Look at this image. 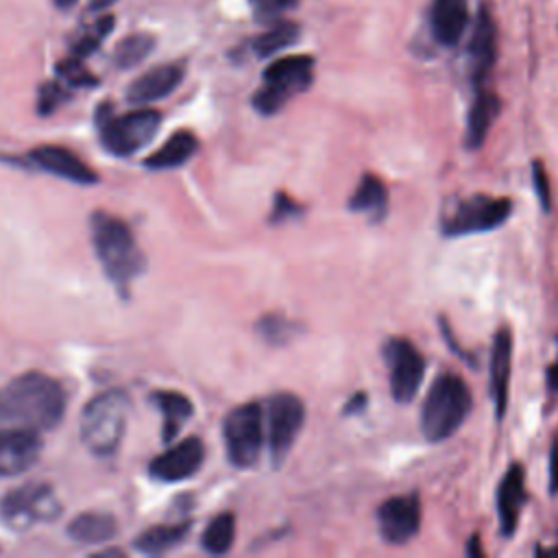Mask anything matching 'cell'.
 <instances>
[{
  "instance_id": "1",
  "label": "cell",
  "mask_w": 558,
  "mask_h": 558,
  "mask_svg": "<svg viewBox=\"0 0 558 558\" xmlns=\"http://www.w3.org/2000/svg\"><path fill=\"white\" fill-rule=\"evenodd\" d=\"M65 412L61 384L44 373H22L0 395V418L35 432L52 429Z\"/></svg>"
},
{
  "instance_id": "2",
  "label": "cell",
  "mask_w": 558,
  "mask_h": 558,
  "mask_svg": "<svg viewBox=\"0 0 558 558\" xmlns=\"http://www.w3.org/2000/svg\"><path fill=\"white\" fill-rule=\"evenodd\" d=\"M89 225L96 257L109 281L124 294L146 266L144 253L140 251L129 225L118 216L96 209Z\"/></svg>"
},
{
  "instance_id": "3",
  "label": "cell",
  "mask_w": 558,
  "mask_h": 558,
  "mask_svg": "<svg viewBox=\"0 0 558 558\" xmlns=\"http://www.w3.org/2000/svg\"><path fill=\"white\" fill-rule=\"evenodd\" d=\"M471 410V392L462 377L445 373L429 386L421 405V432L427 440L440 442L453 436Z\"/></svg>"
},
{
  "instance_id": "4",
  "label": "cell",
  "mask_w": 558,
  "mask_h": 558,
  "mask_svg": "<svg viewBox=\"0 0 558 558\" xmlns=\"http://www.w3.org/2000/svg\"><path fill=\"white\" fill-rule=\"evenodd\" d=\"M129 421V397L120 388L96 395L81 416V440L94 456L118 451Z\"/></svg>"
},
{
  "instance_id": "5",
  "label": "cell",
  "mask_w": 558,
  "mask_h": 558,
  "mask_svg": "<svg viewBox=\"0 0 558 558\" xmlns=\"http://www.w3.org/2000/svg\"><path fill=\"white\" fill-rule=\"evenodd\" d=\"M100 144L107 153L126 157L146 146L161 124V113L155 109H135L122 116H116L109 105H102L96 113Z\"/></svg>"
},
{
  "instance_id": "6",
  "label": "cell",
  "mask_w": 558,
  "mask_h": 558,
  "mask_svg": "<svg viewBox=\"0 0 558 558\" xmlns=\"http://www.w3.org/2000/svg\"><path fill=\"white\" fill-rule=\"evenodd\" d=\"M314 78V59L292 54L272 61L264 70V85L253 96V107L264 113H277L292 96L305 92Z\"/></svg>"
},
{
  "instance_id": "7",
  "label": "cell",
  "mask_w": 558,
  "mask_h": 558,
  "mask_svg": "<svg viewBox=\"0 0 558 558\" xmlns=\"http://www.w3.org/2000/svg\"><path fill=\"white\" fill-rule=\"evenodd\" d=\"M59 514L61 501L52 486L44 482H28L0 499V519L13 530H28L33 525L48 523Z\"/></svg>"
},
{
  "instance_id": "8",
  "label": "cell",
  "mask_w": 558,
  "mask_h": 558,
  "mask_svg": "<svg viewBox=\"0 0 558 558\" xmlns=\"http://www.w3.org/2000/svg\"><path fill=\"white\" fill-rule=\"evenodd\" d=\"M225 447L231 464L240 469H248L257 462L262 442H264V425H262V408L257 401H248L244 405L233 408L222 423Z\"/></svg>"
},
{
  "instance_id": "9",
  "label": "cell",
  "mask_w": 558,
  "mask_h": 558,
  "mask_svg": "<svg viewBox=\"0 0 558 558\" xmlns=\"http://www.w3.org/2000/svg\"><path fill=\"white\" fill-rule=\"evenodd\" d=\"M512 203L510 198L473 194L453 205V209L442 218L445 235H469L497 229L510 216Z\"/></svg>"
},
{
  "instance_id": "10",
  "label": "cell",
  "mask_w": 558,
  "mask_h": 558,
  "mask_svg": "<svg viewBox=\"0 0 558 558\" xmlns=\"http://www.w3.org/2000/svg\"><path fill=\"white\" fill-rule=\"evenodd\" d=\"M388 366L390 395L397 403H410L425 375V357L408 338H388L381 347Z\"/></svg>"
},
{
  "instance_id": "11",
  "label": "cell",
  "mask_w": 558,
  "mask_h": 558,
  "mask_svg": "<svg viewBox=\"0 0 558 558\" xmlns=\"http://www.w3.org/2000/svg\"><path fill=\"white\" fill-rule=\"evenodd\" d=\"M305 421V405L292 392H277L268 401V449L275 466L288 458Z\"/></svg>"
},
{
  "instance_id": "12",
  "label": "cell",
  "mask_w": 558,
  "mask_h": 558,
  "mask_svg": "<svg viewBox=\"0 0 558 558\" xmlns=\"http://www.w3.org/2000/svg\"><path fill=\"white\" fill-rule=\"evenodd\" d=\"M379 536L390 545L408 543L421 527V501L414 493L397 495L377 508Z\"/></svg>"
},
{
  "instance_id": "13",
  "label": "cell",
  "mask_w": 558,
  "mask_h": 558,
  "mask_svg": "<svg viewBox=\"0 0 558 558\" xmlns=\"http://www.w3.org/2000/svg\"><path fill=\"white\" fill-rule=\"evenodd\" d=\"M205 460V447L196 436L183 438L150 460L148 473L161 482H181L192 477Z\"/></svg>"
},
{
  "instance_id": "14",
  "label": "cell",
  "mask_w": 558,
  "mask_h": 558,
  "mask_svg": "<svg viewBox=\"0 0 558 558\" xmlns=\"http://www.w3.org/2000/svg\"><path fill=\"white\" fill-rule=\"evenodd\" d=\"M41 451V440L35 429L11 427L0 429V477L20 475L31 469Z\"/></svg>"
},
{
  "instance_id": "15",
  "label": "cell",
  "mask_w": 558,
  "mask_h": 558,
  "mask_svg": "<svg viewBox=\"0 0 558 558\" xmlns=\"http://www.w3.org/2000/svg\"><path fill=\"white\" fill-rule=\"evenodd\" d=\"M28 159L37 168H41L54 177H61L65 181H72V183L87 185V183L98 181V174L81 157H76L72 150H68L63 146H52V144L37 146L28 153Z\"/></svg>"
},
{
  "instance_id": "16",
  "label": "cell",
  "mask_w": 558,
  "mask_h": 558,
  "mask_svg": "<svg viewBox=\"0 0 558 558\" xmlns=\"http://www.w3.org/2000/svg\"><path fill=\"white\" fill-rule=\"evenodd\" d=\"M510 371H512V333L508 327L497 329L490 349V397L495 403L497 418L504 416L510 395Z\"/></svg>"
},
{
  "instance_id": "17",
  "label": "cell",
  "mask_w": 558,
  "mask_h": 558,
  "mask_svg": "<svg viewBox=\"0 0 558 558\" xmlns=\"http://www.w3.org/2000/svg\"><path fill=\"white\" fill-rule=\"evenodd\" d=\"M471 13L466 0H432L429 26L440 46H456L469 26Z\"/></svg>"
},
{
  "instance_id": "18",
  "label": "cell",
  "mask_w": 558,
  "mask_h": 558,
  "mask_svg": "<svg viewBox=\"0 0 558 558\" xmlns=\"http://www.w3.org/2000/svg\"><path fill=\"white\" fill-rule=\"evenodd\" d=\"M497 52V33L495 22L486 9H482L475 17L471 41H469V61H471V78L473 83H482L495 63Z\"/></svg>"
},
{
  "instance_id": "19",
  "label": "cell",
  "mask_w": 558,
  "mask_h": 558,
  "mask_svg": "<svg viewBox=\"0 0 558 558\" xmlns=\"http://www.w3.org/2000/svg\"><path fill=\"white\" fill-rule=\"evenodd\" d=\"M525 501V473L521 464H512L499 482L497 514L504 536H512L519 523L521 506Z\"/></svg>"
},
{
  "instance_id": "20",
  "label": "cell",
  "mask_w": 558,
  "mask_h": 558,
  "mask_svg": "<svg viewBox=\"0 0 558 558\" xmlns=\"http://www.w3.org/2000/svg\"><path fill=\"white\" fill-rule=\"evenodd\" d=\"M181 78H183L181 63H166V65L150 68L148 72H144L129 85L126 98L135 105L159 100V98L168 96L170 92H174V87L181 83Z\"/></svg>"
},
{
  "instance_id": "21",
  "label": "cell",
  "mask_w": 558,
  "mask_h": 558,
  "mask_svg": "<svg viewBox=\"0 0 558 558\" xmlns=\"http://www.w3.org/2000/svg\"><path fill=\"white\" fill-rule=\"evenodd\" d=\"M501 111V100L486 89H480L471 102L469 118H466V146L469 148H480L495 122V118Z\"/></svg>"
},
{
  "instance_id": "22",
  "label": "cell",
  "mask_w": 558,
  "mask_h": 558,
  "mask_svg": "<svg viewBox=\"0 0 558 558\" xmlns=\"http://www.w3.org/2000/svg\"><path fill=\"white\" fill-rule=\"evenodd\" d=\"M153 401L159 408L161 418H163L161 438H163V442H170L179 436V432L183 429V425L192 416V412H194L192 401L185 395L177 392V390H157L153 395Z\"/></svg>"
},
{
  "instance_id": "23",
  "label": "cell",
  "mask_w": 558,
  "mask_h": 558,
  "mask_svg": "<svg viewBox=\"0 0 558 558\" xmlns=\"http://www.w3.org/2000/svg\"><path fill=\"white\" fill-rule=\"evenodd\" d=\"M349 209L366 214L371 220H381L388 211V190L384 181L371 172L362 174L357 187L349 198Z\"/></svg>"
},
{
  "instance_id": "24",
  "label": "cell",
  "mask_w": 558,
  "mask_h": 558,
  "mask_svg": "<svg viewBox=\"0 0 558 558\" xmlns=\"http://www.w3.org/2000/svg\"><path fill=\"white\" fill-rule=\"evenodd\" d=\"M118 532V523L111 514L105 512H83L74 517L68 525V534L83 545H98L113 538Z\"/></svg>"
},
{
  "instance_id": "25",
  "label": "cell",
  "mask_w": 558,
  "mask_h": 558,
  "mask_svg": "<svg viewBox=\"0 0 558 558\" xmlns=\"http://www.w3.org/2000/svg\"><path fill=\"white\" fill-rule=\"evenodd\" d=\"M196 148H198V140L192 131H177L168 137V142L159 150H155L146 159V166L153 170L177 168V166L190 161V157L196 153Z\"/></svg>"
},
{
  "instance_id": "26",
  "label": "cell",
  "mask_w": 558,
  "mask_h": 558,
  "mask_svg": "<svg viewBox=\"0 0 558 558\" xmlns=\"http://www.w3.org/2000/svg\"><path fill=\"white\" fill-rule=\"evenodd\" d=\"M192 523L190 521H181V523H163V525H155L144 530L137 538H135V549L148 556H157L163 551H170L172 547H177L190 532Z\"/></svg>"
},
{
  "instance_id": "27",
  "label": "cell",
  "mask_w": 558,
  "mask_h": 558,
  "mask_svg": "<svg viewBox=\"0 0 558 558\" xmlns=\"http://www.w3.org/2000/svg\"><path fill=\"white\" fill-rule=\"evenodd\" d=\"M296 37L299 26L294 22H272L262 35L253 39V50L257 57H270L294 44Z\"/></svg>"
},
{
  "instance_id": "28",
  "label": "cell",
  "mask_w": 558,
  "mask_h": 558,
  "mask_svg": "<svg viewBox=\"0 0 558 558\" xmlns=\"http://www.w3.org/2000/svg\"><path fill=\"white\" fill-rule=\"evenodd\" d=\"M233 536H235V517L231 512H220L216 514L205 532H203V547L209 554H227L233 545Z\"/></svg>"
},
{
  "instance_id": "29",
  "label": "cell",
  "mask_w": 558,
  "mask_h": 558,
  "mask_svg": "<svg viewBox=\"0 0 558 558\" xmlns=\"http://www.w3.org/2000/svg\"><path fill=\"white\" fill-rule=\"evenodd\" d=\"M155 46V37L148 33H133L129 37H124L113 52V61L118 68H131L137 65L142 59H146L150 54Z\"/></svg>"
},
{
  "instance_id": "30",
  "label": "cell",
  "mask_w": 558,
  "mask_h": 558,
  "mask_svg": "<svg viewBox=\"0 0 558 558\" xmlns=\"http://www.w3.org/2000/svg\"><path fill=\"white\" fill-rule=\"evenodd\" d=\"M57 74H59V81L68 87H89L98 83V78L92 72H87V68L78 61V57L61 61L57 65Z\"/></svg>"
},
{
  "instance_id": "31",
  "label": "cell",
  "mask_w": 558,
  "mask_h": 558,
  "mask_svg": "<svg viewBox=\"0 0 558 558\" xmlns=\"http://www.w3.org/2000/svg\"><path fill=\"white\" fill-rule=\"evenodd\" d=\"M111 24H113V17H111V15H105V17H100V20H96V22L92 24V28H89L87 33H83V35L76 39V44H74V48H72L74 57L81 59V57L94 52V50L100 46V41L105 39V35L111 31Z\"/></svg>"
},
{
  "instance_id": "32",
  "label": "cell",
  "mask_w": 558,
  "mask_h": 558,
  "mask_svg": "<svg viewBox=\"0 0 558 558\" xmlns=\"http://www.w3.org/2000/svg\"><path fill=\"white\" fill-rule=\"evenodd\" d=\"M299 0H251V11L259 22L272 24L277 22L286 11L296 7Z\"/></svg>"
},
{
  "instance_id": "33",
  "label": "cell",
  "mask_w": 558,
  "mask_h": 558,
  "mask_svg": "<svg viewBox=\"0 0 558 558\" xmlns=\"http://www.w3.org/2000/svg\"><path fill=\"white\" fill-rule=\"evenodd\" d=\"M65 87H68V85H63L61 81H52V83L41 85V89H39V100H37L39 113H50L54 107H59V105L68 98Z\"/></svg>"
},
{
  "instance_id": "34",
  "label": "cell",
  "mask_w": 558,
  "mask_h": 558,
  "mask_svg": "<svg viewBox=\"0 0 558 558\" xmlns=\"http://www.w3.org/2000/svg\"><path fill=\"white\" fill-rule=\"evenodd\" d=\"M259 333H264L270 342H279V336H283L286 338V329L290 327L288 325V320H283L281 316H266V318H262L259 320Z\"/></svg>"
},
{
  "instance_id": "35",
  "label": "cell",
  "mask_w": 558,
  "mask_h": 558,
  "mask_svg": "<svg viewBox=\"0 0 558 558\" xmlns=\"http://www.w3.org/2000/svg\"><path fill=\"white\" fill-rule=\"evenodd\" d=\"M532 179H534V187H536L538 201L543 203L545 209H549V183H547L545 166H543L541 161H534V166H532Z\"/></svg>"
},
{
  "instance_id": "36",
  "label": "cell",
  "mask_w": 558,
  "mask_h": 558,
  "mask_svg": "<svg viewBox=\"0 0 558 558\" xmlns=\"http://www.w3.org/2000/svg\"><path fill=\"white\" fill-rule=\"evenodd\" d=\"M299 211H301V207H299L288 194H277L270 220H272V222H281V220H286V218H290V216H294V214H299Z\"/></svg>"
},
{
  "instance_id": "37",
  "label": "cell",
  "mask_w": 558,
  "mask_h": 558,
  "mask_svg": "<svg viewBox=\"0 0 558 558\" xmlns=\"http://www.w3.org/2000/svg\"><path fill=\"white\" fill-rule=\"evenodd\" d=\"M549 486H551V493L558 490V442H554L551 456H549Z\"/></svg>"
},
{
  "instance_id": "38",
  "label": "cell",
  "mask_w": 558,
  "mask_h": 558,
  "mask_svg": "<svg viewBox=\"0 0 558 558\" xmlns=\"http://www.w3.org/2000/svg\"><path fill=\"white\" fill-rule=\"evenodd\" d=\"M364 405H366V395H364V392H357V395H353V397L349 399V403H347L344 412H347V414H353V412L362 410Z\"/></svg>"
},
{
  "instance_id": "39",
  "label": "cell",
  "mask_w": 558,
  "mask_h": 558,
  "mask_svg": "<svg viewBox=\"0 0 558 558\" xmlns=\"http://www.w3.org/2000/svg\"><path fill=\"white\" fill-rule=\"evenodd\" d=\"M547 386H549V390H558V360L549 366V371H547Z\"/></svg>"
},
{
  "instance_id": "40",
  "label": "cell",
  "mask_w": 558,
  "mask_h": 558,
  "mask_svg": "<svg viewBox=\"0 0 558 558\" xmlns=\"http://www.w3.org/2000/svg\"><path fill=\"white\" fill-rule=\"evenodd\" d=\"M116 0H89V7L92 9H107L109 4H113Z\"/></svg>"
},
{
  "instance_id": "41",
  "label": "cell",
  "mask_w": 558,
  "mask_h": 558,
  "mask_svg": "<svg viewBox=\"0 0 558 558\" xmlns=\"http://www.w3.org/2000/svg\"><path fill=\"white\" fill-rule=\"evenodd\" d=\"M59 9H68V7H72L76 0H52Z\"/></svg>"
}]
</instances>
